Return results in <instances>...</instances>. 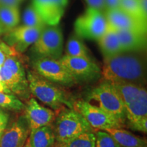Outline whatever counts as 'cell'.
Wrapping results in <instances>:
<instances>
[{"label": "cell", "mask_w": 147, "mask_h": 147, "mask_svg": "<svg viewBox=\"0 0 147 147\" xmlns=\"http://www.w3.org/2000/svg\"><path fill=\"white\" fill-rule=\"evenodd\" d=\"M146 62L136 53L123 52L106 57L101 74L110 83H131L143 85L146 80Z\"/></svg>", "instance_id": "1"}, {"label": "cell", "mask_w": 147, "mask_h": 147, "mask_svg": "<svg viewBox=\"0 0 147 147\" xmlns=\"http://www.w3.org/2000/svg\"><path fill=\"white\" fill-rule=\"evenodd\" d=\"M120 95L125 110L126 120L131 128L146 133L147 130V92L143 85L111 83Z\"/></svg>", "instance_id": "2"}, {"label": "cell", "mask_w": 147, "mask_h": 147, "mask_svg": "<svg viewBox=\"0 0 147 147\" xmlns=\"http://www.w3.org/2000/svg\"><path fill=\"white\" fill-rule=\"evenodd\" d=\"M87 102L104 110L123 125L126 121L125 110L113 84L106 81L95 87L89 93Z\"/></svg>", "instance_id": "3"}, {"label": "cell", "mask_w": 147, "mask_h": 147, "mask_svg": "<svg viewBox=\"0 0 147 147\" xmlns=\"http://www.w3.org/2000/svg\"><path fill=\"white\" fill-rule=\"evenodd\" d=\"M27 79L29 90L40 102L55 110L64 106L73 108L72 104L65 93L38 74L29 71Z\"/></svg>", "instance_id": "4"}, {"label": "cell", "mask_w": 147, "mask_h": 147, "mask_svg": "<svg viewBox=\"0 0 147 147\" xmlns=\"http://www.w3.org/2000/svg\"><path fill=\"white\" fill-rule=\"evenodd\" d=\"M53 131L58 143H64L85 132H93V129L82 115L69 108L58 116Z\"/></svg>", "instance_id": "5"}, {"label": "cell", "mask_w": 147, "mask_h": 147, "mask_svg": "<svg viewBox=\"0 0 147 147\" xmlns=\"http://www.w3.org/2000/svg\"><path fill=\"white\" fill-rule=\"evenodd\" d=\"M63 37L58 25H49L42 30L33 46V51L38 57L59 60L63 51Z\"/></svg>", "instance_id": "6"}, {"label": "cell", "mask_w": 147, "mask_h": 147, "mask_svg": "<svg viewBox=\"0 0 147 147\" xmlns=\"http://www.w3.org/2000/svg\"><path fill=\"white\" fill-rule=\"evenodd\" d=\"M108 24L103 12L89 7L74 23L76 34L89 40L100 39L107 30Z\"/></svg>", "instance_id": "7"}, {"label": "cell", "mask_w": 147, "mask_h": 147, "mask_svg": "<svg viewBox=\"0 0 147 147\" xmlns=\"http://www.w3.org/2000/svg\"><path fill=\"white\" fill-rule=\"evenodd\" d=\"M73 108L78 112L89 123L93 130L121 128L123 125L114 117L87 101L79 100L74 104Z\"/></svg>", "instance_id": "8"}, {"label": "cell", "mask_w": 147, "mask_h": 147, "mask_svg": "<svg viewBox=\"0 0 147 147\" xmlns=\"http://www.w3.org/2000/svg\"><path fill=\"white\" fill-rule=\"evenodd\" d=\"M37 74L50 81L63 85H73L76 80L59 60L47 57H38L34 62Z\"/></svg>", "instance_id": "9"}, {"label": "cell", "mask_w": 147, "mask_h": 147, "mask_svg": "<svg viewBox=\"0 0 147 147\" xmlns=\"http://www.w3.org/2000/svg\"><path fill=\"white\" fill-rule=\"evenodd\" d=\"M76 81H91L100 76L101 69L90 58L64 55L59 59Z\"/></svg>", "instance_id": "10"}, {"label": "cell", "mask_w": 147, "mask_h": 147, "mask_svg": "<svg viewBox=\"0 0 147 147\" xmlns=\"http://www.w3.org/2000/svg\"><path fill=\"white\" fill-rule=\"evenodd\" d=\"M104 14L108 26L115 30H129L146 34V25L121 8L107 10Z\"/></svg>", "instance_id": "11"}, {"label": "cell", "mask_w": 147, "mask_h": 147, "mask_svg": "<svg viewBox=\"0 0 147 147\" xmlns=\"http://www.w3.org/2000/svg\"><path fill=\"white\" fill-rule=\"evenodd\" d=\"M68 0H32V5L47 25H57L63 16Z\"/></svg>", "instance_id": "12"}, {"label": "cell", "mask_w": 147, "mask_h": 147, "mask_svg": "<svg viewBox=\"0 0 147 147\" xmlns=\"http://www.w3.org/2000/svg\"><path fill=\"white\" fill-rule=\"evenodd\" d=\"M25 117L31 130L50 125L55 118L52 110L44 107L34 98L30 99L25 106Z\"/></svg>", "instance_id": "13"}, {"label": "cell", "mask_w": 147, "mask_h": 147, "mask_svg": "<svg viewBox=\"0 0 147 147\" xmlns=\"http://www.w3.org/2000/svg\"><path fill=\"white\" fill-rule=\"evenodd\" d=\"M29 126L23 120L5 128L0 138V147H24L29 135Z\"/></svg>", "instance_id": "14"}, {"label": "cell", "mask_w": 147, "mask_h": 147, "mask_svg": "<svg viewBox=\"0 0 147 147\" xmlns=\"http://www.w3.org/2000/svg\"><path fill=\"white\" fill-rule=\"evenodd\" d=\"M123 52L136 53L146 47V34L129 30H116Z\"/></svg>", "instance_id": "15"}, {"label": "cell", "mask_w": 147, "mask_h": 147, "mask_svg": "<svg viewBox=\"0 0 147 147\" xmlns=\"http://www.w3.org/2000/svg\"><path fill=\"white\" fill-rule=\"evenodd\" d=\"M45 28H36L22 25L13 28L11 31L10 36L17 43L18 49L24 51L30 45H34Z\"/></svg>", "instance_id": "16"}, {"label": "cell", "mask_w": 147, "mask_h": 147, "mask_svg": "<svg viewBox=\"0 0 147 147\" xmlns=\"http://www.w3.org/2000/svg\"><path fill=\"white\" fill-rule=\"evenodd\" d=\"M55 142L54 131L50 125L31 130L24 147H53Z\"/></svg>", "instance_id": "17"}, {"label": "cell", "mask_w": 147, "mask_h": 147, "mask_svg": "<svg viewBox=\"0 0 147 147\" xmlns=\"http://www.w3.org/2000/svg\"><path fill=\"white\" fill-rule=\"evenodd\" d=\"M97 42L104 57L123 53L116 30L110 26Z\"/></svg>", "instance_id": "18"}, {"label": "cell", "mask_w": 147, "mask_h": 147, "mask_svg": "<svg viewBox=\"0 0 147 147\" xmlns=\"http://www.w3.org/2000/svg\"><path fill=\"white\" fill-rule=\"evenodd\" d=\"M105 131L111 136L121 147H146V140L122 128L108 129Z\"/></svg>", "instance_id": "19"}, {"label": "cell", "mask_w": 147, "mask_h": 147, "mask_svg": "<svg viewBox=\"0 0 147 147\" xmlns=\"http://www.w3.org/2000/svg\"><path fill=\"white\" fill-rule=\"evenodd\" d=\"M20 21L18 7L0 5V27L13 29Z\"/></svg>", "instance_id": "20"}, {"label": "cell", "mask_w": 147, "mask_h": 147, "mask_svg": "<svg viewBox=\"0 0 147 147\" xmlns=\"http://www.w3.org/2000/svg\"><path fill=\"white\" fill-rule=\"evenodd\" d=\"M0 77L11 92H14L18 95H23L27 93V87H29L23 85L21 82H18L14 78L10 69L4 65L0 67Z\"/></svg>", "instance_id": "21"}, {"label": "cell", "mask_w": 147, "mask_h": 147, "mask_svg": "<svg viewBox=\"0 0 147 147\" xmlns=\"http://www.w3.org/2000/svg\"><path fill=\"white\" fill-rule=\"evenodd\" d=\"M96 136L93 132H85L64 143H58L57 147H95Z\"/></svg>", "instance_id": "22"}, {"label": "cell", "mask_w": 147, "mask_h": 147, "mask_svg": "<svg viewBox=\"0 0 147 147\" xmlns=\"http://www.w3.org/2000/svg\"><path fill=\"white\" fill-rule=\"evenodd\" d=\"M65 55L69 57L90 58L87 47L81 40L75 36L71 37L67 42Z\"/></svg>", "instance_id": "23"}, {"label": "cell", "mask_w": 147, "mask_h": 147, "mask_svg": "<svg viewBox=\"0 0 147 147\" xmlns=\"http://www.w3.org/2000/svg\"><path fill=\"white\" fill-rule=\"evenodd\" d=\"M10 69L13 76L18 82H21L22 84L28 87L27 79L25 76V70L23 66L16 57L14 56H10L6 58L3 65Z\"/></svg>", "instance_id": "24"}, {"label": "cell", "mask_w": 147, "mask_h": 147, "mask_svg": "<svg viewBox=\"0 0 147 147\" xmlns=\"http://www.w3.org/2000/svg\"><path fill=\"white\" fill-rule=\"evenodd\" d=\"M24 25L36 28H45L47 26L41 16L32 4L29 5L23 14Z\"/></svg>", "instance_id": "25"}, {"label": "cell", "mask_w": 147, "mask_h": 147, "mask_svg": "<svg viewBox=\"0 0 147 147\" xmlns=\"http://www.w3.org/2000/svg\"><path fill=\"white\" fill-rule=\"evenodd\" d=\"M0 107L14 111H20L25 106L23 102L14 95L0 92Z\"/></svg>", "instance_id": "26"}, {"label": "cell", "mask_w": 147, "mask_h": 147, "mask_svg": "<svg viewBox=\"0 0 147 147\" xmlns=\"http://www.w3.org/2000/svg\"><path fill=\"white\" fill-rule=\"evenodd\" d=\"M120 8L124 12L138 19L147 26V23H145L142 19L138 0H120Z\"/></svg>", "instance_id": "27"}, {"label": "cell", "mask_w": 147, "mask_h": 147, "mask_svg": "<svg viewBox=\"0 0 147 147\" xmlns=\"http://www.w3.org/2000/svg\"><path fill=\"white\" fill-rule=\"evenodd\" d=\"M95 147H121L106 131L97 132Z\"/></svg>", "instance_id": "28"}, {"label": "cell", "mask_w": 147, "mask_h": 147, "mask_svg": "<svg viewBox=\"0 0 147 147\" xmlns=\"http://www.w3.org/2000/svg\"><path fill=\"white\" fill-rule=\"evenodd\" d=\"M12 53L11 49L8 46L3 43H0V67L3 65L7 57L13 56Z\"/></svg>", "instance_id": "29"}, {"label": "cell", "mask_w": 147, "mask_h": 147, "mask_svg": "<svg viewBox=\"0 0 147 147\" xmlns=\"http://www.w3.org/2000/svg\"><path fill=\"white\" fill-rule=\"evenodd\" d=\"M89 7L93 8L104 13L106 10L105 0H85Z\"/></svg>", "instance_id": "30"}, {"label": "cell", "mask_w": 147, "mask_h": 147, "mask_svg": "<svg viewBox=\"0 0 147 147\" xmlns=\"http://www.w3.org/2000/svg\"><path fill=\"white\" fill-rule=\"evenodd\" d=\"M8 122V115L3 110H0V138L1 135L7 127Z\"/></svg>", "instance_id": "31"}, {"label": "cell", "mask_w": 147, "mask_h": 147, "mask_svg": "<svg viewBox=\"0 0 147 147\" xmlns=\"http://www.w3.org/2000/svg\"><path fill=\"white\" fill-rule=\"evenodd\" d=\"M138 3L143 21L147 23V0H138Z\"/></svg>", "instance_id": "32"}, {"label": "cell", "mask_w": 147, "mask_h": 147, "mask_svg": "<svg viewBox=\"0 0 147 147\" xmlns=\"http://www.w3.org/2000/svg\"><path fill=\"white\" fill-rule=\"evenodd\" d=\"M105 4L106 10L120 8V0H105Z\"/></svg>", "instance_id": "33"}, {"label": "cell", "mask_w": 147, "mask_h": 147, "mask_svg": "<svg viewBox=\"0 0 147 147\" xmlns=\"http://www.w3.org/2000/svg\"><path fill=\"white\" fill-rule=\"evenodd\" d=\"M23 0H0V5L18 7Z\"/></svg>", "instance_id": "34"}, {"label": "cell", "mask_w": 147, "mask_h": 147, "mask_svg": "<svg viewBox=\"0 0 147 147\" xmlns=\"http://www.w3.org/2000/svg\"><path fill=\"white\" fill-rule=\"evenodd\" d=\"M0 92H3L5 93H12V92L10 91V89L6 87V85L4 84V82L2 81L1 77H0Z\"/></svg>", "instance_id": "35"}]
</instances>
